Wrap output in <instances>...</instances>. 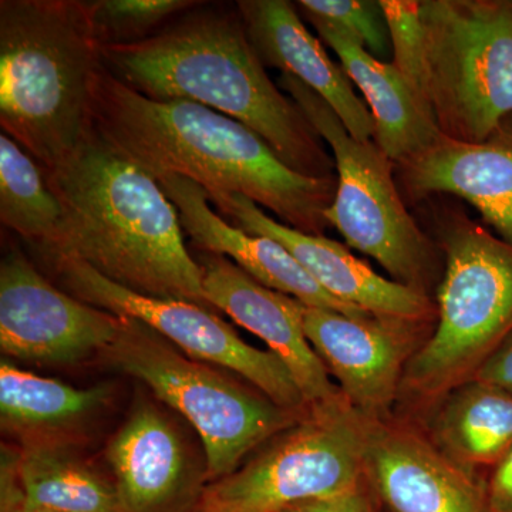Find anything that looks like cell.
Here are the masks:
<instances>
[{
	"label": "cell",
	"mask_w": 512,
	"mask_h": 512,
	"mask_svg": "<svg viewBox=\"0 0 512 512\" xmlns=\"http://www.w3.org/2000/svg\"><path fill=\"white\" fill-rule=\"evenodd\" d=\"M92 130L153 175L188 178L207 192L239 194L281 224L322 235L338 178L293 171L239 121L187 100L148 99L101 66L90 93Z\"/></svg>",
	"instance_id": "6da1fadb"
},
{
	"label": "cell",
	"mask_w": 512,
	"mask_h": 512,
	"mask_svg": "<svg viewBox=\"0 0 512 512\" xmlns=\"http://www.w3.org/2000/svg\"><path fill=\"white\" fill-rule=\"evenodd\" d=\"M43 173L64 217L59 241L37 254L77 259L140 295L211 309L177 208L153 175L92 128L72 156Z\"/></svg>",
	"instance_id": "7a4b0ae2"
},
{
	"label": "cell",
	"mask_w": 512,
	"mask_h": 512,
	"mask_svg": "<svg viewBox=\"0 0 512 512\" xmlns=\"http://www.w3.org/2000/svg\"><path fill=\"white\" fill-rule=\"evenodd\" d=\"M101 59L141 96L202 104L251 128L296 173L335 177L322 138L269 79L238 9L197 6L146 40L101 47Z\"/></svg>",
	"instance_id": "3957f363"
},
{
	"label": "cell",
	"mask_w": 512,
	"mask_h": 512,
	"mask_svg": "<svg viewBox=\"0 0 512 512\" xmlns=\"http://www.w3.org/2000/svg\"><path fill=\"white\" fill-rule=\"evenodd\" d=\"M101 66L82 2H0V126L43 171L55 170L90 133Z\"/></svg>",
	"instance_id": "277c9868"
},
{
	"label": "cell",
	"mask_w": 512,
	"mask_h": 512,
	"mask_svg": "<svg viewBox=\"0 0 512 512\" xmlns=\"http://www.w3.org/2000/svg\"><path fill=\"white\" fill-rule=\"evenodd\" d=\"M120 318L119 335L101 356L146 384L157 400L191 424L200 437L211 483L237 471L251 451L308 413L278 406L217 367L185 355L146 323Z\"/></svg>",
	"instance_id": "5b68a950"
},
{
	"label": "cell",
	"mask_w": 512,
	"mask_h": 512,
	"mask_svg": "<svg viewBox=\"0 0 512 512\" xmlns=\"http://www.w3.org/2000/svg\"><path fill=\"white\" fill-rule=\"evenodd\" d=\"M439 323L404 370L402 386L431 400L473 380L512 336V245L467 218L444 229Z\"/></svg>",
	"instance_id": "8992f818"
},
{
	"label": "cell",
	"mask_w": 512,
	"mask_h": 512,
	"mask_svg": "<svg viewBox=\"0 0 512 512\" xmlns=\"http://www.w3.org/2000/svg\"><path fill=\"white\" fill-rule=\"evenodd\" d=\"M423 99L443 137L480 143L512 116V0H423Z\"/></svg>",
	"instance_id": "52a82bcc"
},
{
	"label": "cell",
	"mask_w": 512,
	"mask_h": 512,
	"mask_svg": "<svg viewBox=\"0 0 512 512\" xmlns=\"http://www.w3.org/2000/svg\"><path fill=\"white\" fill-rule=\"evenodd\" d=\"M372 423L348 400L309 407L234 473L208 485L198 512H282L362 485Z\"/></svg>",
	"instance_id": "ba28073f"
},
{
	"label": "cell",
	"mask_w": 512,
	"mask_h": 512,
	"mask_svg": "<svg viewBox=\"0 0 512 512\" xmlns=\"http://www.w3.org/2000/svg\"><path fill=\"white\" fill-rule=\"evenodd\" d=\"M284 89L335 157L338 187L325 212L349 247L375 259L399 284L423 291L431 261L429 238L407 211L393 177V161L375 141L350 136L332 107L319 94L288 74Z\"/></svg>",
	"instance_id": "9c48e42d"
},
{
	"label": "cell",
	"mask_w": 512,
	"mask_h": 512,
	"mask_svg": "<svg viewBox=\"0 0 512 512\" xmlns=\"http://www.w3.org/2000/svg\"><path fill=\"white\" fill-rule=\"evenodd\" d=\"M43 259L52 266L64 291L74 298L113 315L140 320L192 359L237 373L284 409L308 412L309 406L284 362L271 350L248 345L211 309L128 291L77 259Z\"/></svg>",
	"instance_id": "30bf717a"
},
{
	"label": "cell",
	"mask_w": 512,
	"mask_h": 512,
	"mask_svg": "<svg viewBox=\"0 0 512 512\" xmlns=\"http://www.w3.org/2000/svg\"><path fill=\"white\" fill-rule=\"evenodd\" d=\"M120 316L74 298L12 248L0 262V349L37 365H74L110 348Z\"/></svg>",
	"instance_id": "8fae6325"
},
{
	"label": "cell",
	"mask_w": 512,
	"mask_h": 512,
	"mask_svg": "<svg viewBox=\"0 0 512 512\" xmlns=\"http://www.w3.org/2000/svg\"><path fill=\"white\" fill-rule=\"evenodd\" d=\"M104 456L123 512H194L211 483L207 460L177 421L147 400L133 407Z\"/></svg>",
	"instance_id": "7c38bea8"
},
{
	"label": "cell",
	"mask_w": 512,
	"mask_h": 512,
	"mask_svg": "<svg viewBox=\"0 0 512 512\" xmlns=\"http://www.w3.org/2000/svg\"><path fill=\"white\" fill-rule=\"evenodd\" d=\"M419 323L379 318H349L326 309L303 312V328L312 348L338 379L350 407L370 423H382L402 386L412 359Z\"/></svg>",
	"instance_id": "4fadbf2b"
},
{
	"label": "cell",
	"mask_w": 512,
	"mask_h": 512,
	"mask_svg": "<svg viewBox=\"0 0 512 512\" xmlns=\"http://www.w3.org/2000/svg\"><path fill=\"white\" fill-rule=\"evenodd\" d=\"M207 194L232 225L248 234L274 239L291 252L326 292L345 305L379 318L414 323L433 315L434 306L426 293L377 274L339 242L281 224L244 195Z\"/></svg>",
	"instance_id": "5bb4252c"
},
{
	"label": "cell",
	"mask_w": 512,
	"mask_h": 512,
	"mask_svg": "<svg viewBox=\"0 0 512 512\" xmlns=\"http://www.w3.org/2000/svg\"><path fill=\"white\" fill-rule=\"evenodd\" d=\"M195 259L208 305L264 340L288 367L309 407L346 400L306 338L302 302L259 284L225 256L200 251Z\"/></svg>",
	"instance_id": "9a60e30c"
},
{
	"label": "cell",
	"mask_w": 512,
	"mask_h": 512,
	"mask_svg": "<svg viewBox=\"0 0 512 512\" xmlns=\"http://www.w3.org/2000/svg\"><path fill=\"white\" fill-rule=\"evenodd\" d=\"M365 468L394 512H493L487 487L413 431L372 423Z\"/></svg>",
	"instance_id": "2e32d148"
},
{
	"label": "cell",
	"mask_w": 512,
	"mask_h": 512,
	"mask_svg": "<svg viewBox=\"0 0 512 512\" xmlns=\"http://www.w3.org/2000/svg\"><path fill=\"white\" fill-rule=\"evenodd\" d=\"M156 180L177 208L192 247L232 259L259 284L292 296L308 308L326 309L355 319L370 316L333 298L274 239L248 234L225 221L212 210L201 185L173 174L160 175Z\"/></svg>",
	"instance_id": "e0dca14e"
},
{
	"label": "cell",
	"mask_w": 512,
	"mask_h": 512,
	"mask_svg": "<svg viewBox=\"0 0 512 512\" xmlns=\"http://www.w3.org/2000/svg\"><path fill=\"white\" fill-rule=\"evenodd\" d=\"M237 9L249 40L264 64L295 77L332 107L350 136L375 137V121L342 66L330 59L286 0H239Z\"/></svg>",
	"instance_id": "ac0fdd59"
},
{
	"label": "cell",
	"mask_w": 512,
	"mask_h": 512,
	"mask_svg": "<svg viewBox=\"0 0 512 512\" xmlns=\"http://www.w3.org/2000/svg\"><path fill=\"white\" fill-rule=\"evenodd\" d=\"M400 167L413 195L463 198L498 237L512 245V116L480 143L441 137Z\"/></svg>",
	"instance_id": "d6986e66"
},
{
	"label": "cell",
	"mask_w": 512,
	"mask_h": 512,
	"mask_svg": "<svg viewBox=\"0 0 512 512\" xmlns=\"http://www.w3.org/2000/svg\"><path fill=\"white\" fill-rule=\"evenodd\" d=\"M309 22L338 55L350 82L365 96L375 121L373 141L393 163H407L443 137L433 114L393 63L376 59L335 26L318 20Z\"/></svg>",
	"instance_id": "ffe728a7"
},
{
	"label": "cell",
	"mask_w": 512,
	"mask_h": 512,
	"mask_svg": "<svg viewBox=\"0 0 512 512\" xmlns=\"http://www.w3.org/2000/svg\"><path fill=\"white\" fill-rule=\"evenodd\" d=\"M107 384L79 387L37 376L3 357L0 362V421L3 430L28 441L63 440L106 407Z\"/></svg>",
	"instance_id": "44dd1931"
},
{
	"label": "cell",
	"mask_w": 512,
	"mask_h": 512,
	"mask_svg": "<svg viewBox=\"0 0 512 512\" xmlns=\"http://www.w3.org/2000/svg\"><path fill=\"white\" fill-rule=\"evenodd\" d=\"M23 503L56 512H123L113 480L63 440H37L20 450Z\"/></svg>",
	"instance_id": "7402d4cb"
},
{
	"label": "cell",
	"mask_w": 512,
	"mask_h": 512,
	"mask_svg": "<svg viewBox=\"0 0 512 512\" xmlns=\"http://www.w3.org/2000/svg\"><path fill=\"white\" fill-rule=\"evenodd\" d=\"M451 394L437 419V446L467 470L495 466L512 448V394L477 380Z\"/></svg>",
	"instance_id": "603a6c76"
},
{
	"label": "cell",
	"mask_w": 512,
	"mask_h": 512,
	"mask_svg": "<svg viewBox=\"0 0 512 512\" xmlns=\"http://www.w3.org/2000/svg\"><path fill=\"white\" fill-rule=\"evenodd\" d=\"M62 202L43 168L8 134H0V221L29 244L52 248L63 227Z\"/></svg>",
	"instance_id": "cb8c5ba5"
},
{
	"label": "cell",
	"mask_w": 512,
	"mask_h": 512,
	"mask_svg": "<svg viewBox=\"0 0 512 512\" xmlns=\"http://www.w3.org/2000/svg\"><path fill=\"white\" fill-rule=\"evenodd\" d=\"M100 47L131 45L156 35L178 16L202 5L194 0H93L82 2Z\"/></svg>",
	"instance_id": "d4e9b609"
},
{
	"label": "cell",
	"mask_w": 512,
	"mask_h": 512,
	"mask_svg": "<svg viewBox=\"0 0 512 512\" xmlns=\"http://www.w3.org/2000/svg\"><path fill=\"white\" fill-rule=\"evenodd\" d=\"M299 8L309 20L328 23L353 37L376 59L389 56V28L379 2L370 0H299Z\"/></svg>",
	"instance_id": "484cf974"
},
{
	"label": "cell",
	"mask_w": 512,
	"mask_h": 512,
	"mask_svg": "<svg viewBox=\"0 0 512 512\" xmlns=\"http://www.w3.org/2000/svg\"><path fill=\"white\" fill-rule=\"evenodd\" d=\"M379 3L392 39L393 64L417 97L426 104L423 99V29L420 2L380 0Z\"/></svg>",
	"instance_id": "4316f807"
},
{
	"label": "cell",
	"mask_w": 512,
	"mask_h": 512,
	"mask_svg": "<svg viewBox=\"0 0 512 512\" xmlns=\"http://www.w3.org/2000/svg\"><path fill=\"white\" fill-rule=\"evenodd\" d=\"M282 512H375V510L369 495L360 485L349 493L298 504Z\"/></svg>",
	"instance_id": "83f0119b"
},
{
	"label": "cell",
	"mask_w": 512,
	"mask_h": 512,
	"mask_svg": "<svg viewBox=\"0 0 512 512\" xmlns=\"http://www.w3.org/2000/svg\"><path fill=\"white\" fill-rule=\"evenodd\" d=\"M473 380L491 384L512 394V336L485 360Z\"/></svg>",
	"instance_id": "f1b7e54d"
},
{
	"label": "cell",
	"mask_w": 512,
	"mask_h": 512,
	"mask_svg": "<svg viewBox=\"0 0 512 512\" xmlns=\"http://www.w3.org/2000/svg\"><path fill=\"white\" fill-rule=\"evenodd\" d=\"M485 487L493 512H512V448L495 464Z\"/></svg>",
	"instance_id": "f546056e"
},
{
	"label": "cell",
	"mask_w": 512,
	"mask_h": 512,
	"mask_svg": "<svg viewBox=\"0 0 512 512\" xmlns=\"http://www.w3.org/2000/svg\"><path fill=\"white\" fill-rule=\"evenodd\" d=\"M0 512H56V511L45 510V508L32 507V505L25 504L22 501V503L13 505V507L8 508V510H3Z\"/></svg>",
	"instance_id": "4dcf8cb0"
},
{
	"label": "cell",
	"mask_w": 512,
	"mask_h": 512,
	"mask_svg": "<svg viewBox=\"0 0 512 512\" xmlns=\"http://www.w3.org/2000/svg\"><path fill=\"white\" fill-rule=\"evenodd\" d=\"M194 512H198V511H194Z\"/></svg>",
	"instance_id": "1f68e13d"
}]
</instances>
